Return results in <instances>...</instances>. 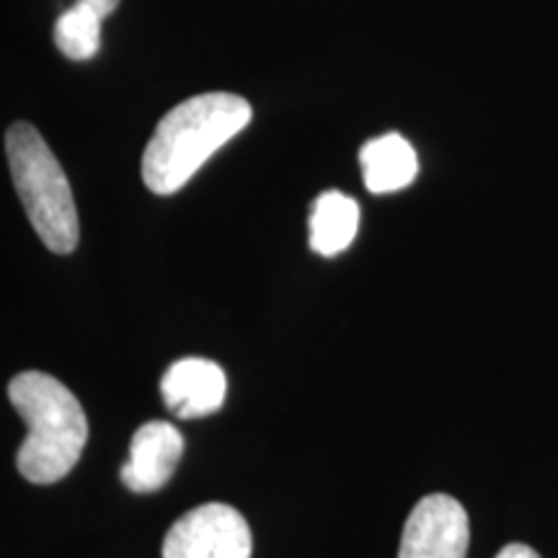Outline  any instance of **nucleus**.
<instances>
[{
    "mask_svg": "<svg viewBox=\"0 0 558 558\" xmlns=\"http://www.w3.org/2000/svg\"><path fill=\"white\" fill-rule=\"evenodd\" d=\"M251 117V104L226 90L181 101L158 122L145 145V186L160 197L177 194L222 145L248 128Z\"/></svg>",
    "mask_w": 558,
    "mask_h": 558,
    "instance_id": "nucleus-1",
    "label": "nucleus"
},
{
    "mask_svg": "<svg viewBox=\"0 0 558 558\" xmlns=\"http://www.w3.org/2000/svg\"><path fill=\"white\" fill-rule=\"evenodd\" d=\"M9 399L29 435L16 452V469L29 484H58L75 469L88 442V418L73 390L52 375L29 369L9 383Z\"/></svg>",
    "mask_w": 558,
    "mask_h": 558,
    "instance_id": "nucleus-2",
    "label": "nucleus"
},
{
    "mask_svg": "<svg viewBox=\"0 0 558 558\" xmlns=\"http://www.w3.org/2000/svg\"><path fill=\"white\" fill-rule=\"evenodd\" d=\"M5 156L13 186L29 222L52 254H70L81 239L73 190L50 145L29 122H13L5 132Z\"/></svg>",
    "mask_w": 558,
    "mask_h": 558,
    "instance_id": "nucleus-3",
    "label": "nucleus"
},
{
    "mask_svg": "<svg viewBox=\"0 0 558 558\" xmlns=\"http://www.w3.org/2000/svg\"><path fill=\"white\" fill-rule=\"evenodd\" d=\"M254 541L239 509L209 501L173 522L163 558H251Z\"/></svg>",
    "mask_w": 558,
    "mask_h": 558,
    "instance_id": "nucleus-4",
    "label": "nucleus"
},
{
    "mask_svg": "<svg viewBox=\"0 0 558 558\" xmlns=\"http://www.w3.org/2000/svg\"><path fill=\"white\" fill-rule=\"evenodd\" d=\"M471 522L465 507L448 494L418 499L403 525L399 558H465Z\"/></svg>",
    "mask_w": 558,
    "mask_h": 558,
    "instance_id": "nucleus-5",
    "label": "nucleus"
},
{
    "mask_svg": "<svg viewBox=\"0 0 558 558\" xmlns=\"http://www.w3.org/2000/svg\"><path fill=\"white\" fill-rule=\"evenodd\" d=\"M181 456L184 437L171 422H148L135 432L130 458L122 465V484L135 494H153L169 484Z\"/></svg>",
    "mask_w": 558,
    "mask_h": 558,
    "instance_id": "nucleus-6",
    "label": "nucleus"
},
{
    "mask_svg": "<svg viewBox=\"0 0 558 558\" xmlns=\"http://www.w3.org/2000/svg\"><path fill=\"white\" fill-rule=\"evenodd\" d=\"M228 393V378L213 360L184 357L166 369L160 378V396L171 414L199 418L215 414Z\"/></svg>",
    "mask_w": 558,
    "mask_h": 558,
    "instance_id": "nucleus-7",
    "label": "nucleus"
},
{
    "mask_svg": "<svg viewBox=\"0 0 558 558\" xmlns=\"http://www.w3.org/2000/svg\"><path fill=\"white\" fill-rule=\"evenodd\" d=\"M360 163L365 186L373 194L407 190L418 173L414 145L399 132H388V135H380L362 145Z\"/></svg>",
    "mask_w": 558,
    "mask_h": 558,
    "instance_id": "nucleus-8",
    "label": "nucleus"
},
{
    "mask_svg": "<svg viewBox=\"0 0 558 558\" xmlns=\"http://www.w3.org/2000/svg\"><path fill=\"white\" fill-rule=\"evenodd\" d=\"M311 248L316 254L331 256L352 246L360 230V205L344 192L329 190L313 202L311 209Z\"/></svg>",
    "mask_w": 558,
    "mask_h": 558,
    "instance_id": "nucleus-9",
    "label": "nucleus"
},
{
    "mask_svg": "<svg viewBox=\"0 0 558 558\" xmlns=\"http://www.w3.org/2000/svg\"><path fill=\"white\" fill-rule=\"evenodd\" d=\"M101 16L83 0L68 9L54 24V45L65 58L86 62L101 50Z\"/></svg>",
    "mask_w": 558,
    "mask_h": 558,
    "instance_id": "nucleus-10",
    "label": "nucleus"
},
{
    "mask_svg": "<svg viewBox=\"0 0 558 558\" xmlns=\"http://www.w3.org/2000/svg\"><path fill=\"white\" fill-rule=\"evenodd\" d=\"M497 558H541L538 550H533L525 543H509L497 554Z\"/></svg>",
    "mask_w": 558,
    "mask_h": 558,
    "instance_id": "nucleus-11",
    "label": "nucleus"
},
{
    "mask_svg": "<svg viewBox=\"0 0 558 558\" xmlns=\"http://www.w3.org/2000/svg\"><path fill=\"white\" fill-rule=\"evenodd\" d=\"M83 3H86L88 9H94L96 13H99L101 19H107V16H111V13L117 11L120 0H83Z\"/></svg>",
    "mask_w": 558,
    "mask_h": 558,
    "instance_id": "nucleus-12",
    "label": "nucleus"
}]
</instances>
